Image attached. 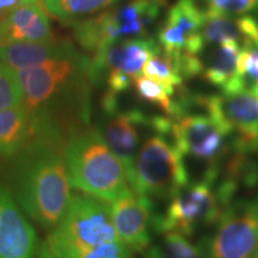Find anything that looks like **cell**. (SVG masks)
Masks as SVG:
<instances>
[{
  "mask_svg": "<svg viewBox=\"0 0 258 258\" xmlns=\"http://www.w3.org/2000/svg\"><path fill=\"white\" fill-rule=\"evenodd\" d=\"M38 258H132L112 221L110 203L86 194L72 195Z\"/></svg>",
  "mask_w": 258,
  "mask_h": 258,
  "instance_id": "cell-1",
  "label": "cell"
},
{
  "mask_svg": "<svg viewBox=\"0 0 258 258\" xmlns=\"http://www.w3.org/2000/svg\"><path fill=\"white\" fill-rule=\"evenodd\" d=\"M47 140L28 154L18 167L16 198L30 217L46 228H54L69 208L71 183L66 159Z\"/></svg>",
  "mask_w": 258,
  "mask_h": 258,
  "instance_id": "cell-2",
  "label": "cell"
},
{
  "mask_svg": "<svg viewBox=\"0 0 258 258\" xmlns=\"http://www.w3.org/2000/svg\"><path fill=\"white\" fill-rule=\"evenodd\" d=\"M64 159L71 186L83 194L111 202L131 190L124 163L96 129L76 135Z\"/></svg>",
  "mask_w": 258,
  "mask_h": 258,
  "instance_id": "cell-3",
  "label": "cell"
},
{
  "mask_svg": "<svg viewBox=\"0 0 258 258\" xmlns=\"http://www.w3.org/2000/svg\"><path fill=\"white\" fill-rule=\"evenodd\" d=\"M219 173L220 170H206L201 180L173 196L165 213L156 215L154 230L189 237L203 226L217 224L238 190L230 180L219 182Z\"/></svg>",
  "mask_w": 258,
  "mask_h": 258,
  "instance_id": "cell-4",
  "label": "cell"
},
{
  "mask_svg": "<svg viewBox=\"0 0 258 258\" xmlns=\"http://www.w3.org/2000/svg\"><path fill=\"white\" fill-rule=\"evenodd\" d=\"M152 131L135 154L127 173L128 183L138 195L171 200L189 185L184 154L173 141L172 133Z\"/></svg>",
  "mask_w": 258,
  "mask_h": 258,
  "instance_id": "cell-5",
  "label": "cell"
},
{
  "mask_svg": "<svg viewBox=\"0 0 258 258\" xmlns=\"http://www.w3.org/2000/svg\"><path fill=\"white\" fill-rule=\"evenodd\" d=\"M166 4L167 0H129L123 6L74 24V35L80 46L98 53L123 37H144Z\"/></svg>",
  "mask_w": 258,
  "mask_h": 258,
  "instance_id": "cell-6",
  "label": "cell"
},
{
  "mask_svg": "<svg viewBox=\"0 0 258 258\" xmlns=\"http://www.w3.org/2000/svg\"><path fill=\"white\" fill-rule=\"evenodd\" d=\"M192 103L234 134V152L258 153V92L245 86L234 92L194 96Z\"/></svg>",
  "mask_w": 258,
  "mask_h": 258,
  "instance_id": "cell-7",
  "label": "cell"
},
{
  "mask_svg": "<svg viewBox=\"0 0 258 258\" xmlns=\"http://www.w3.org/2000/svg\"><path fill=\"white\" fill-rule=\"evenodd\" d=\"M201 253L202 258H258V198L232 202Z\"/></svg>",
  "mask_w": 258,
  "mask_h": 258,
  "instance_id": "cell-8",
  "label": "cell"
},
{
  "mask_svg": "<svg viewBox=\"0 0 258 258\" xmlns=\"http://www.w3.org/2000/svg\"><path fill=\"white\" fill-rule=\"evenodd\" d=\"M230 132L207 112L186 111L172 123V139L180 152L205 163L207 170H220L219 163L230 150Z\"/></svg>",
  "mask_w": 258,
  "mask_h": 258,
  "instance_id": "cell-9",
  "label": "cell"
},
{
  "mask_svg": "<svg viewBox=\"0 0 258 258\" xmlns=\"http://www.w3.org/2000/svg\"><path fill=\"white\" fill-rule=\"evenodd\" d=\"M89 60L84 57L48 61L38 66L15 71L23 90V104L30 116H35L60 92L78 69L88 70Z\"/></svg>",
  "mask_w": 258,
  "mask_h": 258,
  "instance_id": "cell-10",
  "label": "cell"
},
{
  "mask_svg": "<svg viewBox=\"0 0 258 258\" xmlns=\"http://www.w3.org/2000/svg\"><path fill=\"white\" fill-rule=\"evenodd\" d=\"M205 11L195 0H177L158 32V40L167 54L200 55L206 42L202 37Z\"/></svg>",
  "mask_w": 258,
  "mask_h": 258,
  "instance_id": "cell-11",
  "label": "cell"
},
{
  "mask_svg": "<svg viewBox=\"0 0 258 258\" xmlns=\"http://www.w3.org/2000/svg\"><path fill=\"white\" fill-rule=\"evenodd\" d=\"M110 203L112 221L118 235L132 252H143L151 244L156 215L153 202L132 189Z\"/></svg>",
  "mask_w": 258,
  "mask_h": 258,
  "instance_id": "cell-12",
  "label": "cell"
},
{
  "mask_svg": "<svg viewBox=\"0 0 258 258\" xmlns=\"http://www.w3.org/2000/svg\"><path fill=\"white\" fill-rule=\"evenodd\" d=\"M159 51V46L151 38L118 41L96 53L93 60H89L86 73L92 82H99L111 71H121L134 79L140 76L145 63Z\"/></svg>",
  "mask_w": 258,
  "mask_h": 258,
  "instance_id": "cell-13",
  "label": "cell"
},
{
  "mask_svg": "<svg viewBox=\"0 0 258 258\" xmlns=\"http://www.w3.org/2000/svg\"><path fill=\"white\" fill-rule=\"evenodd\" d=\"M37 237L14 196L0 186V258H35Z\"/></svg>",
  "mask_w": 258,
  "mask_h": 258,
  "instance_id": "cell-14",
  "label": "cell"
},
{
  "mask_svg": "<svg viewBox=\"0 0 258 258\" xmlns=\"http://www.w3.org/2000/svg\"><path fill=\"white\" fill-rule=\"evenodd\" d=\"M106 115L109 120L102 135L106 144L123 161L128 173L140 147L141 129L150 127L151 118L139 110L120 112L117 108L106 112Z\"/></svg>",
  "mask_w": 258,
  "mask_h": 258,
  "instance_id": "cell-15",
  "label": "cell"
},
{
  "mask_svg": "<svg viewBox=\"0 0 258 258\" xmlns=\"http://www.w3.org/2000/svg\"><path fill=\"white\" fill-rule=\"evenodd\" d=\"M79 57L73 46L67 42L21 41L0 46V60L11 70L18 71L38 66L48 61Z\"/></svg>",
  "mask_w": 258,
  "mask_h": 258,
  "instance_id": "cell-16",
  "label": "cell"
},
{
  "mask_svg": "<svg viewBox=\"0 0 258 258\" xmlns=\"http://www.w3.org/2000/svg\"><path fill=\"white\" fill-rule=\"evenodd\" d=\"M46 12L36 4L21 5L0 21V46L21 41L50 40Z\"/></svg>",
  "mask_w": 258,
  "mask_h": 258,
  "instance_id": "cell-17",
  "label": "cell"
},
{
  "mask_svg": "<svg viewBox=\"0 0 258 258\" xmlns=\"http://www.w3.org/2000/svg\"><path fill=\"white\" fill-rule=\"evenodd\" d=\"M34 134L31 116L23 104L0 110V156H14Z\"/></svg>",
  "mask_w": 258,
  "mask_h": 258,
  "instance_id": "cell-18",
  "label": "cell"
},
{
  "mask_svg": "<svg viewBox=\"0 0 258 258\" xmlns=\"http://www.w3.org/2000/svg\"><path fill=\"white\" fill-rule=\"evenodd\" d=\"M241 46L237 41H226L220 43L209 55L208 62L202 69L203 78L222 91L237 76L238 59Z\"/></svg>",
  "mask_w": 258,
  "mask_h": 258,
  "instance_id": "cell-19",
  "label": "cell"
},
{
  "mask_svg": "<svg viewBox=\"0 0 258 258\" xmlns=\"http://www.w3.org/2000/svg\"><path fill=\"white\" fill-rule=\"evenodd\" d=\"M202 37L206 43L220 44L226 41H237L240 46H243L245 40L243 16L233 17L205 12Z\"/></svg>",
  "mask_w": 258,
  "mask_h": 258,
  "instance_id": "cell-20",
  "label": "cell"
},
{
  "mask_svg": "<svg viewBox=\"0 0 258 258\" xmlns=\"http://www.w3.org/2000/svg\"><path fill=\"white\" fill-rule=\"evenodd\" d=\"M118 0H43V6L51 16L70 22L96 14Z\"/></svg>",
  "mask_w": 258,
  "mask_h": 258,
  "instance_id": "cell-21",
  "label": "cell"
},
{
  "mask_svg": "<svg viewBox=\"0 0 258 258\" xmlns=\"http://www.w3.org/2000/svg\"><path fill=\"white\" fill-rule=\"evenodd\" d=\"M133 84L138 96L141 99H144L145 102L159 106L161 110L165 112L167 116H170L172 120H175L178 116V103L171 98L173 93L169 91L163 84L147 78L143 74L135 77Z\"/></svg>",
  "mask_w": 258,
  "mask_h": 258,
  "instance_id": "cell-22",
  "label": "cell"
},
{
  "mask_svg": "<svg viewBox=\"0 0 258 258\" xmlns=\"http://www.w3.org/2000/svg\"><path fill=\"white\" fill-rule=\"evenodd\" d=\"M141 74L163 84L172 93H175V88L182 86L184 82L183 77L180 76L178 67H177L175 56L165 53V51L163 53L159 51L151 57L145 63Z\"/></svg>",
  "mask_w": 258,
  "mask_h": 258,
  "instance_id": "cell-23",
  "label": "cell"
},
{
  "mask_svg": "<svg viewBox=\"0 0 258 258\" xmlns=\"http://www.w3.org/2000/svg\"><path fill=\"white\" fill-rule=\"evenodd\" d=\"M143 258H202V253L185 235L171 232L164 234L163 239L148 249Z\"/></svg>",
  "mask_w": 258,
  "mask_h": 258,
  "instance_id": "cell-24",
  "label": "cell"
},
{
  "mask_svg": "<svg viewBox=\"0 0 258 258\" xmlns=\"http://www.w3.org/2000/svg\"><path fill=\"white\" fill-rule=\"evenodd\" d=\"M22 103L23 90L16 72L0 60V110L21 105Z\"/></svg>",
  "mask_w": 258,
  "mask_h": 258,
  "instance_id": "cell-25",
  "label": "cell"
},
{
  "mask_svg": "<svg viewBox=\"0 0 258 258\" xmlns=\"http://www.w3.org/2000/svg\"><path fill=\"white\" fill-rule=\"evenodd\" d=\"M237 76L258 92V41L241 47Z\"/></svg>",
  "mask_w": 258,
  "mask_h": 258,
  "instance_id": "cell-26",
  "label": "cell"
},
{
  "mask_svg": "<svg viewBox=\"0 0 258 258\" xmlns=\"http://www.w3.org/2000/svg\"><path fill=\"white\" fill-rule=\"evenodd\" d=\"M205 12L215 15H245L258 10V0H203Z\"/></svg>",
  "mask_w": 258,
  "mask_h": 258,
  "instance_id": "cell-27",
  "label": "cell"
},
{
  "mask_svg": "<svg viewBox=\"0 0 258 258\" xmlns=\"http://www.w3.org/2000/svg\"><path fill=\"white\" fill-rule=\"evenodd\" d=\"M22 5V0H0V21Z\"/></svg>",
  "mask_w": 258,
  "mask_h": 258,
  "instance_id": "cell-28",
  "label": "cell"
},
{
  "mask_svg": "<svg viewBox=\"0 0 258 258\" xmlns=\"http://www.w3.org/2000/svg\"><path fill=\"white\" fill-rule=\"evenodd\" d=\"M37 2H40V0H22V5H27V4H36Z\"/></svg>",
  "mask_w": 258,
  "mask_h": 258,
  "instance_id": "cell-29",
  "label": "cell"
}]
</instances>
